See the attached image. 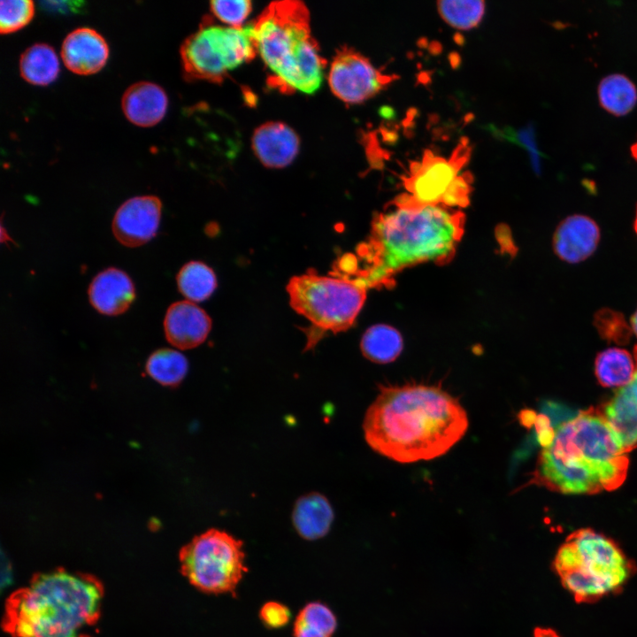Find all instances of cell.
Wrapping results in <instances>:
<instances>
[{"label": "cell", "instance_id": "ba28073f", "mask_svg": "<svg viewBox=\"0 0 637 637\" xmlns=\"http://www.w3.org/2000/svg\"><path fill=\"white\" fill-rule=\"evenodd\" d=\"M179 560L183 576L206 594H234L248 572L243 542L216 528L205 531L183 546Z\"/></svg>", "mask_w": 637, "mask_h": 637}, {"label": "cell", "instance_id": "3957f363", "mask_svg": "<svg viewBox=\"0 0 637 637\" xmlns=\"http://www.w3.org/2000/svg\"><path fill=\"white\" fill-rule=\"evenodd\" d=\"M628 451L601 411L563 422L541 451L531 483L564 494H594L618 487Z\"/></svg>", "mask_w": 637, "mask_h": 637}, {"label": "cell", "instance_id": "7c38bea8", "mask_svg": "<svg viewBox=\"0 0 637 637\" xmlns=\"http://www.w3.org/2000/svg\"><path fill=\"white\" fill-rule=\"evenodd\" d=\"M161 211V201L155 196H140L125 201L113 218L115 238L131 248L150 242L157 232Z\"/></svg>", "mask_w": 637, "mask_h": 637}, {"label": "cell", "instance_id": "484cf974", "mask_svg": "<svg viewBox=\"0 0 637 637\" xmlns=\"http://www.w3.org/2000/svg\"><path fill=\"white\" fill-rule=\"evenodd\" d=\"M177 285L188 301L202 302L214 292L217 280L208 265L199 261H192L184 265L178 272Z\"/></svg>", "mask_w": 637, "mask_h": 637}, {"label": "cell", "instance_id": "8fae6325", "mask_svg": "<svg viewBox=\"0 0 637 637\" xmlns=\"http://www.w3.org/2000/svg\"><path fill=\"white\" fill-rule=\"evenodd\" d=\"M327 79L336 97L347 104H360L384 89L397 76L384 73L368 58L345 46L334 55Z\"/></svg>", "mask_w": 637, "mask_h": 637}, {"label": "cell", "instance_id": "9a60e30c", "mask_svg": "<svg viewBox=\"0 0 637 637\" xmlns=\"http://www.w3.org/2000/svg\"><path fill=\"white\" fill-rule=\"evenodd\" d=\"M252 149L265 166L282 168L288 165L298 154L300 140L288 125L270 121L258 127L252 135Z\"/></svg>", "mask_w": 637, "mask_h": 637}, {"label": "cell", "instance_id": "ffe728a7", "mask_svg": "<svg viewBox=\"0 0 637 637\" xmlns=\"http://www.w3.org/2000/svg\"><path fill=\"white\" fill-rule=\"evenodd\" d=\"M334 510L326 496L312 492L301 496L295 503L292 522L297 533L308 541L323 538L334 521Z\"/></svg>", "mask_w": 637, "mask_h": 637}, {"label": "cell", "instance_id": "f546056e", "mask_svg": "<svg viewBox=\"0 0 637 637\" xmlns=\"http://www.w3.org/2000/svg\"><path fill=\"white\" fill-rule=\"evenodd\" d=\"M595 326L604 340L618 344L627 343L633 332L624 316L610 309H602L596 312Z\"/></svg>", "mask_w": 637, "mask_h": 637}, {"label": "cell", "instance_id": "836d02e7", "mask_svg": "<svg viewBox=\"0 0 637 637\" xmlns=\"http://www.w3.org/2000/svg\"><path fill=\"white\" fill-rule=\"evenodd\" d=\"M84 3L82 2H56V1H50V2H43L41 3L42 7L48 11H54V12H67V11H79L80 8L83 6Z\"/></svg>", "mask_w": 637, "mask_h": 637}, {"label": "cell", "instance_id": "603a6c76", "mask_svg": "<svg viewBox=\"0 0 637 637\" xmlns=\"http://www.w3.org/2000/svg\"><path fill=\"white\" fill-rule=\"evenodd\" d=\"M595 367V375L602 386L620 388L630 382L636 365L626 350L611 348L597 356Z\"/></svg>", "mask_w": 637, "mask_h": 637}, {"label": "cell", "instance_id": "f1b7e54d", "mask_svg": "<svg viewBox=\"0 0 637 637\" xmlns=\"http://www.w3.org/2000/svg\"><path fill=\"white\" fill-rule=\"evenodd\" d=\"M35 4L31 0H8L0 3V32L12 34L26 27L34 18Z\"/></svg>", "mask_w": 637, "mask_h": 637}, {"label": "cell", "instance_id": "d6986e66", "mask_svg": "<svg viewBox=\"0 0 637 637\" xmlns=\"http://www.w3.org/2000/svg\"><path fill=\"white\" fill-rule=\"evenodd\" d=\"M634 360L636 368L632 380L601 411L628 452L637 446V346Z\"/></svg>", "mask_w": 637, "mask_h": 637}, {"label": "cell", "instance_id": "7a4b0ae2", "mask_svg": "<svg viewBox=\"0 0 637 637\" xmlns=\"http://www.w3.org/2000/svg\"><path fill=\"white\" fill-rule=\"evenodd\" d=\"M464 215L442 205L392 202L378 214L369 241L357 249L364 268L357 279L368 288L390 286L398 272L424 262L450 260L461 240Z\"/></svg>", "mask_w": 637, "mask_h": 637}, {"label": "cell", "instance_id": "7402d4cb", "mask_svg": "<svg viewBox=\"0 0 637 637\" xmlns=\"http://www.w3.org/2000/svg\"><path fill=\"white\" fill-rule=\"evenodd\" d=\"M403 348V338L400 333L387 325L371 326L361 340L363 355L370 361L378 364L393 362L400 355Z\"/></svg>", "mask_w": 637, "mask_h": 637}, {"label": "cell", "instance_id": "5b68a950", "mask_svg": "<svg viewBox=\"0 0 637 637\" xmlns=\"http://www.w3.org/2000/svg\"><path fill=\"white\" fill-rule=\"evenodd\" d=\"M250 27L271 86L304 94L320 87L326 62L311 35L310 13L303 2H272Z\"/></svg>", "mask_w": 637, "mask_h": 637}, {"label": "cell", "instance_id": "e575fe53", "mask_svg": "<svg viewBox=\"0 0 637 637\" xmlns=\"http://www.w3.org/2000/svg\"><path fill=\"white\" fill-rule=\"evenodd\" d=\"M533 637H560L559 634L551 628L537 627L534 629Z\"/></svg>", "mask_w": 637, "mask_h": 637}, {"label": "cell", "instance_id": "e0dca14e", "mask_svg": "<svg viewBox=\"0 0 637 637\" xmlns=\"http://www.w3.org/2000/svg\"><path fill=\"white\" fill-rule=\"evenodd\" d=\"M91 305L100 313L116 316L125 312L135 297L130 277L122 270L108 268L99 272L88 287Z\"/></svg>", "mask_w": 637, "mask_h": 637}, {"label": "cell", "instance_id": "d6a6232c", "mask_svg": "<svg viewBox=\"0 0 637 637\" xmlns=\"http://www.w3.org/2000/svg\"><path fill=\"white\" fill-rule=\"evenodd\" d=\"M533 134H534L533 128L528 127L526 128L518 130L516 134H511L510 136H513V141H517L518 142L521 143L524 148L528 150L530 155L532 156L533 166L538 169L539 151L536 148Z\"/></svg>", "mask_w": 637, "mask_h": 637}, {"label": "cell", "instance_id": "277c9868", "mask_svg": "<svg viewBox=\"0 0 637 637\" xmlns=\"http://www.w3.org/2000/svg\"><path fill=\"white\" fill-rule=\"evenodd\" d=\"M104 594L90 574L64 569L37 573L6 600L3 628L11 637H93Z\"/></svg>", "mask_w": 637, "mask_h": 637}, {"label": "cell", "instance_id": "52a82bcc", "mask_svg": "<svg viewBox=\"0 0 637 637\" xmlns=\"http://www.w3.org/2000/svg\"><path fill=\"white\" fill-rule=\"evenodd\" d=\"M367 287L358 279L328 277L313 270L290 279L287 292L291 307L319 332L348 330L355 322Z\"/></svg>", "mask_w": 637, "mask_h": 637}, {"label": "cell", "instance_id": "9c48e42d", "mask_svg": "<svg viewBox=\"0 0 637 637\" xmlns=\"http://www.w3.org/2000/svg\"><path fill=\"white\" fill-rule=\"evenodd\" d=\"M471 156V147L464 138L449 157L425 150L418 161L411 163L403 178L405 193L394 202L410 206H465L471 192L472 175L460 173Z\"/></svg>", "mask_w": 637, "mask_h": 637}, {"label": "cell", "instance_id": "2e32d148", "mask_svg": "<svg viewBox=\"0 0 637 637\" xmlns=\"http://www.w3.org/2000/svg\"><path fill=\"white\" fill-rule=\"evenodd\" d=\"M600 230L596 223L583 215H572L563 220L553 237L556 255L569 263L580 262L596 249Z\"/></svg>", "mask_w": 637, "mask_h": 637}, {"label": "cell", "instance_id": "cb8c5ba5", "mask_svg": "<svg viewBox=\"0 0 637 637\" xmlns=\"http://www.w3.org/2000/svg\"><path fill=\"white\" fill-rule=\"evenodd\" d=\"M598 97L602 106L610 113L623 115L630 111L637 102L635 84L623 73H610L598 85Z\"/></svg>", "mask_w": 637, "mask_h": 637}, {"label": "cell", "instance_id": "83f0119b", "mask_svg": "<svg viewBox=\"0 0 637 637\" xmlns=\"http://www.w3.org/2000/svg\"><path fill=\"white\" fill-rule=\"evenodd\" d=\"M437 4L442 19L458 29L476 27L485 12V2L480 0H443Z\"/></svg>", "mask_w": 637, "mask_h": 637}, {"label": "cell", "instance_id": "ac0fdd59", "mask_svg": "<svg viewBox=\"0 0 637 637\" xmlns=\"http://www.w3.org/2000/svg\"><path fill=\"white\" fill-rule=\"evenodd\" d=\"M168 97L159 85L150 81H138L124 92L121 108L126 118L142 127L157 124L165 115Z\"/></svg>", "mask_w": 637, "mask_h": 637}, {"label": "cell", "instance_id": "1f68e13d", "mask_svg": "<svg viewBox=\"0 0 637 637\" xmlns=\"http://www.w3.org/2000/svg\"><path fill=\"white\" fill-rule=\"evenodd\" d=\"M290 616L288 607L276 601L266 602L259 610L261 622L269 629L284 627L289 622Z\"/></svg>", "mask_w": 637, "mask_h": 637}, {"label": "cell", "instance_id": "d4e9b609", "mask_svg": "<svg viewBox=\"0 0 637 637\" xmlns=\"http://www.w3.org/2000/svg\"><path fill=\"white\" fill-rule=\"evenodd\" d=\"M337 627L333 610L320 602H311L299 611L294 623V637H332Z\"/></svg>", "mask_w": 637, "mask_h": 637}, {"label": "cell", "instance_id": "6da1fadb", "mask_svg": "<svg viewBox=\"0 0 637 637\" xmlns=\"http://www.w3.org/2000/svg\"><path fill=\"white\" fill-rule=\"evenodd\" d=\"M468 417L459 401L439 387L382 388L368 407L363 430L375 452L408 464L447 453L465 434Z\"/></svg>", "mask_w": 637, "mask_h": 637}, {"label": "cell", "instance_id": "30bf717a", "mask_svg": "<svg viewBox=\"0 0 637 637\" xmlns=\"http://www.w3.org/2000/svg\"><path fill=\"white\" fill-rule=\"evenodd\" d=\"M257 54L251 27H233L203 21L180 49L183 73L189 80L219 82L226 73Z\"/></svg>", "mask_w": 637, "mask_h": 637}, {"label": "cell", "instance_id": "4dcf8cb0", "mask_svg": "<svg viewBox=\"0 0 637 637\" xmlns=\"http://www.w3.org/2000/svg\"><path fill=\"white\" fill-rule=\"evenodd\" d=\"M251 3L247 0H217L211 2L214 16L228 27H242L251 12Z\"/></svg>", "mask_w": 637, "mask_h": 637}, {"label": "cell", "instance_id": "8d00e7d4", "mask_svg": "<svg viewBox=\"0 0 637 637\" xmlns=\"http://www.w3.org/2000/svg\"><path fill=\"white\" fill-rule=\"evenodd\" d=\"M630 151L632 157L637 161V140L631 145Z\"/></svg>", "mask_w": 637, "mask_h": 637}, {"label": "cell", "instance_id": "d590c367", "mask_svg": "<svg viewBox=\"0 0 637 637\" xmlns=\"http://www.w3.org/2000/svg\"><path fill=\"white\" fill-rule=\"evenodd\" d=\"M631 327L633 332L637 335V310L631 318Z\"/></svg>", "mask_w": 637, "mask_h": 637}, {"label": "cell", "instance_id": "4316f807", "mask_svg": "<svg viewBox=\"0 0 637 637\" xmlns=\"http://www.w3.org/2000/svg\"><path fill=\"white\" fill-rule=\"evenodd\" d=\"M188 360L180 352L172 349H161L153 352L146 363L148 374L165 386H176L188 372Z\"/></svg>", "mask_w": 637, "mask_h": 637}, {"label": "cell", "instance_id": "4fadbf2b", "mask_svg": "<svg viewBox=\"0 0 637 637\" xmlns=\"http://www.w3.org/2000/svg\"><path fill=\"white\" fill-rule=\"evenodd\" d=\"M110 49L96 30L83 27L71 31L64 39L60 55L65 67L79 75L99 72L106 64Z\"/></svg>", "mask_w": 637, "mask_h": 637}, {"label": "cell", "instance_id": "8992f818", "mask_svg": "<svg viewBox=\"0 0 637 637\" xmlns=\"http://www.w3.org/2000/svg\"><path fill=\"white\" fill-rule=\"evenodd\" d=\"M553 569L577 602H595L619 592L636 572L611 539L591 529L572 533L559 548Z\"/></svg>", "mask_w": 637, "mask_h": 637}, {"label": "cell", "instance_id": "74e56055", "mask_svg": "<svg viewBox=\"0 0 637 637\" xmlns=\"http://www.w3.org/2000/svg\"><path fill=\"white\" fill-rule=\"evenodd\" d=\"M634 229H635V232L637 234V211H636V217H635V221H634Z\"/></svg>", "mask_w": 637, "mask_h": 637}, {"label": "cell", "instance_id": "5bb4252c", "mask_svg": "<svg viewBox=\"0 0 637 637\" xmlns=\"http://www.w3.org/2000/svg\"><path fill=\"white\" fill-rule=\"evenodd\" d=\"M211 328L208 314L190 301L171 304L164 319V330L169 343L180 349L202 344Z\"/></svg>", "mask_w": 637, "mask_h": 637}, {"label": "cell", "instance_id": "44dd1931", "mask_svg": "<svg viewBox=\"0 0 637 637\" xmlns=\"http://www.w3.org/2000/svg\"><path fill=\"white\" fill-rule=\"evenodd\" d=\"M20 76L28 83L47 86L59 73V61L54 49L47 43H35L20 55Z\"/></svg>", "mask_w": 637, "mask_h": 637}]
</instances>
